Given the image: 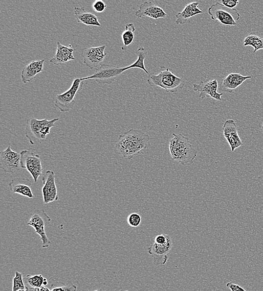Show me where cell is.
Returning <instances> with one entry per match:
<instances>
[{
  "instance_id": "cell-1",
  "label": "cell",
  "mask_w": 263,
  "mask_h": 291,
  "mask_svg": "<svg viewBox=\"0 0 263 291\" xmlns=\"http://www.w3.org/2000/svg\"><path fill=\"white\" fill-rule=\"evenodd\" d=\"M150 137L147 133L131 129L119 136L115 148L122 158L131 160L142 150L147 149Z\"/></svg>"
},
{
  "instance_id": "cell-2",
  "label": "cell",
  "mask_w": 263,
  "mask_h": 291,
  "mask_svg": "<svg viewBox=\"0 0 263 291\" xmlns=\"http://www.w3.org/2000/svg\"><path fill=\"white\" fill-rule=\"evenodd\" d=\"M173 137L169 142L171 159L183 165L192 164L197 157V151L190 143L189 139L182 134L173 133Z\"/></svg>"
},
{
  "instance_id": "cell-3",
  "label": "cell",
  "mask_w": 263,
  "mask_h": 291,
  "mask_svg": "<svg viewBox=\"0 0 263 291\" xmlns=\"http://www.w3.org/2000/svg\"><path fill=\"white\" fill-rule=\"evenodd\" d=\"M147 83L151 87H160L168 93L174 94L182 90L185 81L175 75L168 68L162 67L160 72L149 74Z\"/></svg>"
},
{
  "instance_id": "cell-4",
  "label": "cell",
  "mask_w": 263,
  "mask_h": 291,
  "mask_svg": "<svg viewBox=\"0 0 263 291\" xmlns=\"http://www.w3.org/2000/svg\"><path fill=\"white\" fill-rule=\"evenodd\" d=\"M60 118L52 120L29 118L27 120L25 130V135L29 143L34 145L36 143H41L50 133V130L55 126L56 122Z\"/></svg>"
},
{
  "instance_id": "cell-5",
  "label": "cell",
  "mask_w": 263,
  "mask_h": 291,
  "mask_svg": "<svg viewBox=\"0 0 263 291\" xmlns=\"http://www.w3.org/2000/svg\"><path fill=\"white\" fill-rule=\"evenodd\" d=\"M208 13L213 20L218 21L226 27H237L241 17L236 9L227 8L220 2L212 5L209 8Z\"/></svg>"
},
{
  "instance_id": "cell-6",
  "label": "cell",
  "mask_w": 263,
  "mask_h": 291,
  "mask_svg": "<svg viewBox=\"0 0 263 291\" xmlns=\"http://www.w3.org/2000/svg\"><path fill=\"white\" fill-rule=\"evenodd\" d=\"M126 70V67H120L114 65L103 64L99 67L94 74L90 77L81 78V81L95 80L96 82L101 85H110L115 82L117 79Z\"/></svg>"
},
{
  "instance_id": "cell-7",
  "label": "cell",
  "mask_w": 263,
  "mask_h": 291,
  "mask_svg": "<svg viewBox=\"0 0 263 291\" xmlns=\"http://www.w3.org/2000/svg\"><path fill=\"white\" fill-rule=\"evenodd\" d=\"M84 81L81 78L75 79L70 88L65 92L58 94L55 99V106L62 113L69 112L74 107L75 98L82 90Z\"/></svg>"
},
{
  "instance_id": "cell-8",
  "label": "cell",
  "mask_w": 263,
  "mask_h": 291,
  "mask_svg": "<svg viewBox=\"0 0 263 291\" xmlns=\"http://www.w3.org/2000/svg\"><path fill=\"white\" fill-rule=\"evenodd\" d=\"M51 219L45 211L44 209H37L31 214L30 220L27 225L32 227L35 232L40 237L43 248H49L51 245V242L46 235L45 226L46 222H51Z\"/></svg>"
},
{
  "instance_id": "cell-9",
  "label": "cell",
  "mask_w": 263,
  "mask_h": 291,
  "mask_svg": "<svg viewBox=\"0 0 263 291\" xmlns=\"http://www.w3.org/2000/svg\"><path fill=\"white\" fill-rule=\"evenodd\" d=\"M21 153V164L23 168L30 173L35 183L41 176L43 168L39 155L29 150H23Z\"/></svg>"
},
{
  "instance_id": "cell-10",
  "label": "cell",
  "mask_w": 263,
  "mask_h": 291,
  "mask_svg": "<svg viewBox=\"0 0 263 291\" xmlns=\"http://www.w3.org/2000/svg\"><path fill=\"white\" fill-rule=\"evenodd\" d=\"M106 45L89 47L81 51V56L83 58V64L91 70H96L103 65V61L107 56L105 50Z\"/></svg>"
},
{
  "instance_id": "cell-11",
  "label": "cell",
  "mask_w": 263,
  "mask_h": 291,
  "mask_svg": "<svg viewBox=\"0 0 263 291\" xmlns=\"http://www.w3.org/2000/svg\"><path fill=\"white\" fill-rule=\"evenodd\" d=\"M0 167L7 173L15 174L22 169L21 153L11 149L10 146L0 153Z\"/></svg>"
},
{
  "instance_id": "cell-12",
  "label": "cell",
  "mask_w": 263,
  "mask_h": 291,
  "mask_svg": "<svg viewBox=\"0 0 263 291\" xmlns=\"http://www.w3.org/2000/svg\"><path fill=\"white\" fill-rule=\"evenodd\" d=\"M219 85L218 81L216 79L202 81L199 84L193 85V90L196 92H200V98L204 100L209 97L217 101H222V96L223 93L218 92Z\"/></svg>"
},
{
  "instance_id": "cell-13",
  "label": "cell",
  "mask_w": 263,
  "mask_h": 291,
  "mask_svg": "<svg viewBox=\"0 0 263 291\" xmlns=\"http://www.w3.org/2000/svg\"><path fill=\"white\" fill-rule=\"evenodd\" d=\"M55 179V173L52 171H47L42 178V195L45 205L59 199Z\"/></svg>"
},
{
  "instance_id": "cell-14",
  "label": "cell",
  "mask_w": 263,
  "mask_h": 291,
  "mask_svg": "<svg viewBox=\"0 0 263 291\" xmlns=\"http://www.w3.org/2000/svg\"><path fill=\"white\" fill-rule=\"evenodd\" d=\"M173 244L172 238L169 236L167 243L159 245L155 243L148 249V253L154 259V263L157 265H165L168 260V254L171 252Z\"/></svg>"
},
{
  "instance_id": "cell-15",
  "label": "cell",
  "mask_w": 263,
  "mask_h": 291,
  "mask_svg": "<svg viewBox=\"0 0 263 291\" xmlns=\"http://www.w3.org/2000/svg\"><path fill=\"white\" fill-rule=\"evenodd\" d=\"M222 130L224 136L229 143L232 153L243 147L244 143L239 136L237 126L234 120H227L222 127Z\"/></svg>"
},
{
  "instance_id": "cell-16",
  "label": "cell",
  "mask_w": 263,
  "mask_h": 291,
  "mask_svg": "<svg viewBox=\"0 0 263 291\" xmlns=\"http://www.w3.org/2000/svg\"><path fill=\"white\" fill-rule=\"evenodd\" d=\"M137 18L148 17L149 18L158 20L164 19L167 16L165 11L161 8L151 2H145L139 6V9L136 11Z\"/></svg>"
},
{
  "instance_id": "cell-17",
  "label": "cell",
  "mask_w": 263,
  "mask_h": 291,
  "mask_svg": "<svg viewBox=\"0 0 263 291\" xmlns=\"http://www.w3.org/2000/svg\"><path fill=\"white\" fill-rule=\"evenodd\" d=\"M251 76L242 75L240 74L231 73L228 75L226 78L222 80L219 89L222 92L231 94L237 87L241 86L245 81L251 79Z\"/></svg>"
},
{
  "instance_id": "cell-18",
  "label": "cell",
  "mask_w": 263,
  "mask_h": 291,
  "mask_svg": "<svg viewBox=\"0 0 263 291\" xmlns=\"http://www.w3.org/2000/svg\"><path fill=\"white\" fill-rule=\"evenodd\" d=\"M75 51V50L71 48V46L68 47L57 42L56 54L51 58L50 62L56 66L65 65L68 62L75 60L73 55Z\"/></svg>"
},
{
  "instance_id": "cell-19",
  "label": "cell",
  "mask_w": 263,
  "mask_h": 291,
  "mask_svg": "<svg viewBox=\"0 0 263 291\" xmlns=\"http://www.w3.org/2000/svg\"><path fill=\"white\" fill-rule=\"evenodd\" d=\"M32 184L31 180L28 179L17 178L11 180L9 186L12 193L33 199L34 196L31 188Z\"/></svg>"
},
{
  "instance_id": "cell-20",
  "label": "cell",
  "mask_w": 263,
  "mask_h": 291,
  "mask_svg": "<svg viewBox=\"0 0 263 291\" xmlns=\"http://www.w3.org/2000/svg\"><path fill=\"white\" fill-rule=\"evenodd\" d=\"M45 60L34 61L23 68L21 79L22 82L27 84L31 82L36 76L44 70Z\"/></svg>"
},
{
  "instance_id": "cell-21",
  "label": "cell",
  "mask_w": 263,
  "mask_h": 291,
  "mask_svg": "<svg viewBox=\"0 0 263 291\" xmlns=\"http://www.w3.org/2000/svg\"><path fill=\"white\" fill-rule=\"evenodd\" d=\"M199 5L200 3L198 2L190 3L186 6L181 12L175 15L177 25H184L191 17L203 14V11L199 8Z\"/></svg>"
},
{
  "instance_id": "cell-22",
  "label": "cell",
  "mask_w": 263,
  "mask_h": 291,
  "mask_svg": "<svg viewBox=\"0 0 263 291\" xmlns=\"http://www.w3.org/2000/svg\"><path fill=\"white\" fill-rule=\"evenodd\" d=\"M74 13L78 22L82 23L86 26L101 27L97 16L94 14L86 11L84 8L75 7Z\"/></svg>"
},
{
  "instance_id": "cell-23",
  "label": "cell",
  "mask_w": 263,
  "mask_h": 291,
  "mask_svg": "<svg viewBox=\"0 0 263 291\" xmlns=\"http://www.w3.org/2000/svg\"><path fill=\"white\" fill-rule=\"evenodd\" d=\"M243 46H252L254 48V54L256 52L263 50V33H250L244 39Z\"/></svg>"
},
{
  "instance_id": "cell-24",
  "label": "cell",
  "mask_w": 263,
  "mask_h": 291,
  "mask_svg": "<svg viewBox=\"0 0 263 291\" xmlns=\"http://www.w3.org/2000/svg\"><path fill=\"white\" fill-rule=\"evenodd\" d=\"M136 31V27L133 23H128V24L126 25L125 30L121 34V38L124 44L121 48L122 50L126 51L127 46L133 43L134 38H135L134 33Z\"/></svg>"
},
{
  "instance_id": "cell-25",
  "label": "cell",
  "mask_w": 263,
  "mask_h": 291,
  "mask_svg": "<svg viewBox=\"0 0 263 291\" xmlns=\"http://www.w3.org/2000/svg\"><path fill=\"white\" fill-rule=\"evenodd\" d=\"M148 52L145 48L139 47L136 51L138 56L137 61L132 65L126 67V70L132 68H139L142 69L146 74H149L147 69L145 67V60L148 56Z\"/></svg>"
},
{
  "instance_id": "cell-26",
  "label": "cell",
  "mask_w": 263,
  "mask_h": 291,
  "mask_svg": "<svg viewBox=\"0 0 263 291\" xmlns=\"http://www.w3.org/2000/svg\"><path fill=\"white\" fill-rule=\"evenodd\" d=\"M45 278L42 275H27L26 280L29 286L34 290L43 286Z\"/></svg>"
},
{
  "instance_id": "cell-27",
  "label": "cell",
  "mask_w": 263,
  "mask_h": 291,
  "mask_svg": "<svg viewBox=\"0 0 263 291\" xmlns=\"http://www.w3.org/2000/svg\"><path fill=\"white\" fill-rule=\"evenodd\" d=\"M20 289L29 290L28 287L26 286L24 281H23V273L18 271H16L15 276L13 278V280L12 291H18Z\"/></svg>"
},
{
  "instance_id": "cell-28",
  "label": "cell",
  "mask_w": 263,
  "mask_h": 291,
  "mask_svg": "<svg viewBox=\"0 0 263 291\" xmlns=\"http://www.w3.org/2000/svg\"><path fill=\"white\" fill-rule=\"evenodd\" d=\"M127 221L131 227L137 228L142 223V217L137 213H133L128 216Z\"/></svg>"
},
{
  "instance_id": "cell-29",
  "label": "cell",
  "mask_w": 263,
  "mask_h": 291,
  "mask_svg": "<svg viewBox=\"0 0 263 291\" xmlns=\"http://www.w3.org/2000/svg\"><path fill=\"white\" fill-rule=\"evenodd\" d=\"M107 7V5L103 1H101V0H97V1L93 3L92 5L93 10L97 13H103L106 10Z\"/></svg>"
},
{
  "instance_id": "cell-30",
  "label": "cell",
  "mask_w": 263,
  "mask_h": 291,
  "mask_svg": "<svg viewBox=\"0 0 263 291\" xmlns=\"http://www.w3.org/2000/svg\"><path fill=\"white\" fill-rule=\"evenodd\" d=\"M77 289V286L73 284H67L61 286H57L51 289V291H76Z\"/></svg>"
},
{
  "instance_id": "cell-31",
  "label": "cell",
  "mask_w": 263,
  "mask_h": 291,
  "mask_svg": "<svg viewBox=\"0 0 263 291\" xmlns=\"http://www.w3.org/2000/svg\"><path fill=\"white\" fill-rule=\"evenodd\" d=\"M220 3L227 8L233 9H235L239 2L238 0H222Z\"/></svg>"
},
{
  "instance_id": "cell-32",
  "label": "cell",
  "mask_w": 263,
  "mask_h": 291,
  "mask_svg": "<svg viewBox=\"0 0 263 291\" xmlns=\"http://www.w3.org/2000/svg\"><path fill=\"white\" fill-rule=\"evenodd\" d=\"M169 235L166 234H161L155 237V243L159 244V245H163L167 243Z\"/></svg>"
},
{
  "instance_id": "cell-33",
  "label": "cell",
  "mask_w": 263,
  "mask_h": 291,
  "mask_svg": "<svg viewBox=\"0 0 263 291\" xmlns=\"http://www.w3.org/2000/svg\"><path fill=\"white\" fill-rule=\"evenodd\" d=\"M226 287L230 289L231 291H247L239 285L231 282L226 284Z\"/></svg>"
},
{
  "instance_id": "cell-34",
  "label": "cell",
  "mask_w": 263,
  "mask_h": 291,
  "mask_svg": "<svg viewBox=\"0 0 263 291\" xmlns=\"http://www.w3.org/2000/svg\"><path fill=\"white\" fill-rule=\"evenodd\" d=\"M34 290V291H51V290H50L49 288H48L45 286H43L41 287L35 289Z\"/></svg>"
},
{
  "instance_id": "cell-35",
  "label": "cell",
  "mask_w": 263,
  "mask_h": 291,
  "mask_svg": "<svg viewBox=\"0 0 263 291\" xmlns=\"http://www.w3.org/2000/svg\"><path fill=\"white\" fill-rule=\"evenodd\" d=\"M48 284V279H47V278H45V280H44V283H43V286H46Z\"/></svg>"
},
{
  "instance_id": "cell-36",
  "label": "cell",
  "mask_w": 263,
  "mask_h": 291,
  "mask_svg": "<svg viewBox=\"0 0 263 291\" xmlns=\"http://www.w3.org/2000/svg\"><path fill=\"white\" fill-rule=\"evenodd\" d=\"M261 132L262 133V134H263V122L261 127Z\"/></svg>"
},
{
  "instance_id": "cell-37",
  "label": "cell",
  "mask_w": 263,
  "mask_h": 291,
  "mask_svg": "<svg viewBox=\"0 0 263 291\" xmlns=\"http://www.w3.org/2000/svg\"><path fill=\"white\" fill-rule=\"evenodd\" d=\"M18 291H29V290H26V289H20V290H19Z\"/></svg>"
},
{
  "instance_id": "cell-38",
  "label": "cell",
  "mask_w": 263,
  "mask_h": 291,
  "mask_svg": "<svg viewBox=\"0 0 263 291\" xmlns=\"http://www.w3.org/2000/svg\"><path fill=\"white\" fill-rule=\"evenodd\" d=\"M95 291H103V290H102V289H99L96 290Z\"/></svg>"
},
{
  "instance_id": "cell-39",
  "label": "cell",
  "mask_w": 263,
  "mask_h": 291,
  "mask_svg": "<svg viewBox=\"0 0 263 291\" xmlns=\"http://www.w3.org/2000/svg\"><path fill=\"white\" fill-rule=\"evenodd\" d=\"M119 291H128V290H124V289H121V290H119Z\"/></svg>"
},
{
  "instance_id": "cell-40",
  "label": "cell",
  "mask_w": 263,
  "mask_h": 291,
  "mask_svg": "<svg viewBox=\"0 0 263 291\" xmlns=\"http://www.w3.org/2000/svg\"><path fill=\"white\" fill-rule=\"evenodd\" d=\"M262 94H263V89H262Z\"/></svg>"
}]
</instances>
